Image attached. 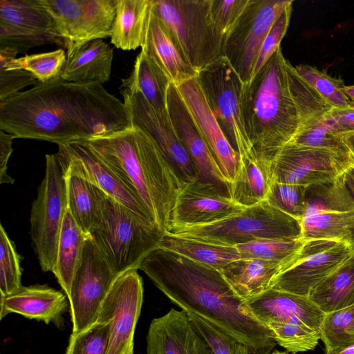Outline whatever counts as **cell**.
<instances>
[{
    "label": "cell",
    "instance_id": "cell-1",
    "mask_svg": "<svg viewBox=\"0 0 354 354\" xmlns=\"http://www.w3.org/2000/svg\"><path fill=\"white\" fill-rule=\"evenodd\" d=\"M132 127L123 102L100 84L60 77L0 100V130L58 145Z\"/></svg>",
    "mask_w": 354,
    "mask_h": 354
},
{
    "label": "cell",
    "instance_id": "cell-2",
    "mask_svg": "<svg viewBox=\"0 0 354 354\" xmlns=\"http://www.w3.org/2000/svg\"><path fill=\"white\" fill-rule=\"evenodd\" d=\"M138 269L183 310L209 322L258 354H268L275 346L271 331L219 270L160 247L148 254Z\"/></svg>",
    "mask_w": 354,
    "mask_h": 354
},
{
    "label": "cell",
    "instance_id": "cell-3",
    "mask_svg": "<svg viewBox=\"0 0 354 354\" xmlns=\"http://www.w3.org/2000/svg\"><path fill=\"white\" fill-rule=\"evenodd\" d=\"M241 104L252 149L269 162L301 130L333 109L298 74L283 56L281 46L244 83Z\"/></svg>",
    "mask_w": 354,
    "mask_h": 354
},
{
    "label": "cell",
    "instance_id": "cell-4",
    "mask_svg": "<svg viewBox=\"0 0 354 354\" xmlns=\"http://www.w3.org/2000/svg\"><path fill=\"white\" fill-rule=\"evenodd\" d=\"M140 200L157 226L167 231L182 183L151 138L133 126L82 140Z\"/></svg>",
    "mask_w": 354,
    "mask_h": 354
},
{
    "label": "cell",
    "instance_id": "cell-5",
    "mask_svg": "<svg viewBox=\"0 0 354 354\" xmlns=\"http://www.w3.org/2000/svg\"><path fill=\"white\" fill-rule=\"evenodd\" d=\"M165 233L106 194L90 236L118 274L138 269Z\"/></svg>",
    "mask_w": 354,
    "mask_h": 354
},
{
    "label": "cell",
    "instance_id": "cell-6",
    "mask_svg": "<svg viewBox=\"0 0 354 354\" xmlns=\"http://www.w3.org/2000/svg\"><path fill=\"white\" fill-rule=\"evenodd\" d=\"M167 232L183 237L229 246L263 239L302 238L301 221L275 208L266 200L244 207L237 214L215 223L176 227Z\"/></svg>",
    "mask_w": 354,
    "mask_h": 354
},
{
    "label": "cell",
    "instance_id": "cell-7",
    "mask_svg": "<svg viewBox=\"0 0 354 354\" xmlns=\"http://www.w3.org/2000/svg\"><path fill=\"white\" fill-rule=\"evenodd\" d=\"M151 7L198 72L224 57L225 38L213 22L210 0H151Z\"/></svg>",
    "mask_w": 354,
    "mask_h": 354
},
{
    "label": "cell",
    "instance_id": "cell-8",
    "mask_svg": "<svg viewBox=\"0 0 354 354\" xmlns=\"http://www.w3.org/2000/svg\"><path fill=\"white\" fill-rule=\"evenodd\" d=\"M67 209L63 166L57 154H46L45 174L32 202L30 218L33 248L44 272H52L55 263L59 234Z\"/></svg>",
    "mask_w": 354,
    "mask_h": 354
},
{
    "label": "cell",
    "instance_id": "cell-9",
    "mask_svg": "<svg viewBox=\"0 0 354 354\" xmlns=\"http://www.w3.org/2000/svg\"><path fill=\"white\" fill-rule=\"evenodd\" d=\"M221 130L239 156L252 151L242 114L244 82L228 59L221 57L196 77Z\"/></svg>",
    "mask_w": 354,
    "mask_h": 354
},
{
    "label": "cell",
    "instance_id": "cell-10",
    "mask_svg": "<svg viewBox=\"0 0 354 354\" xmlns=\"http://www.w3.org/2000/svg\"><path fill=\"white\" fill-rule=\"evenodd\" d=\"M118 0H39L52 18L66 55L83 44L110 37Z\"/></svg>",
    "mask_w": 354,
    "mask_h": 354
},
{
    "label": "cell",
    "instance_id": "cell-11",
    "mask_svg": "<svg viewBox=\"0 0 354 354\" xmlns=\"http://www.w3.org/2000/svg\"><path fill=\"white\" fill-rule=\"evenodd\" d=\"M118 276L90 237L68 296L72 333L84 330L97 322L101 306Z\"/></svg>",
    "mask_w": 354,
    "mask_h": 354
},
{
    "label": "cell",
    "instance_id": "cell-12",
    "mask_svg": "<svg viewBox=\"0 0 354 354\" xmlns=\"http://www.w3.org/2000/svg\"><path fill=\"white\" fill-rule=\"evenodd\" d=\"M292 0H249L233 28L225 39L224 57L241 80L252 77L262 43L281 12Z\"/></svg>",
    "mask_w": 354,
    "mask_h": 354
},
{
    "label": "cell",
    "instance_id": "cell-13",
    "mask_svg": "<svg viewBox=\"0 0 354 354\" xmlns=\"http://www.w3.org/2000/svg\"><path fill=\"white\" fill-rule=\"evenodd\" d=\"M143 301L138 269L120 274L106 295L97 321L109 326L106 354H133L134 333Z\"/></svg>",
    "mask_w": 354,
    "mask_h": 354
},
{
    "label": "cell",
    "instance_id": "cell-14",
    "mask_svg": "<svg viewBox=\"0 0 354 354\" xmlns=\"http://www.w3.org/2000/svg\"><path fill=\"white\" fill-rule=\"evenodd\" d=\"M353 163V156L288 144L270 162V168L272 182L307 187L337 179Z\"/></svg>",
    "mask_w": 354,
    "mask_h": 354
},
{
    "label": "cell",
    "instance_id": "cell-15",
    "mask_svg": "<svg viewBox=\"0 0 354 354\" xmlns=\"http://www.w3.org/2000/svg\"><path fill=\"white\" fill-rule=\"evenodd\" d=\"M120 90L132 125L151 138L182 184L198 180L194 165L176 135L168 113L155 109L138 91Z\"/></svg>",
    "mask_w": 354,
    "mask_h": 354
},
{
    "label": "cell",
    "instance_id": "cell-16",
    "mask_svg": "<svg viewBox=\"0 0 354 354\" xmlns=\"http://www.w3.org/2000/svg\"><path fill=\"white\" fill-rule=\"evenodd\" d=\"M353 252V247L343 243L307 240L295 261L277 276L271 288L308 297Z\"/></svg>",
    "mask_w": 354,
    "mask_h": 354
},
{
    "label": "cell",
    "instance_id": "cell-17",
    "mask_svg": "<svg viewBox=\"0 0 354 354\" xmlns=\"http://www.w3.org/2000/svg\"><path fill=\"white\" fill-rule=\"evenodd\" d=\"M56 154L64 169L97 187L144 221L157 225L140 200L85 142L77 140L59 145Z\"/></svg>",
    "mask_w": 354,
    "mask_h": 354
},
{
    "label": "cell",
    "instance_id": "cell-18",
    "mask_svg": "<svg viewBox=\"0 0 354 354\" xmlns=\"http://www.w3.org/2000/svg\"><path fill=\"white\" fill-rule=\"evenodd\" d=\"M167 105L171 125L194 165L198 180L229 196L230 185L173 82L168 88Z\"/></svg>",
    "mask_w": 354,
    "mask_h": 354
},
{
    "label": "cell",
    "instance_id": "cell-19",
    "mask_svg": "<svg viewBox=\"0 0 354 354\" xmlns=\"http://www.w3.org/2000/svg\"><path fill=\"white\" fill-rule=\"evenodd\" d=\"M243 208L212 184L199 180L185 183L176 198L167 231L215 223Z\"/></svg>",
    "mask_w": 354,
    "mask_h": 354
},
{
    "label": "cell",
    "instance_id": "cell-20",
    "mask_svg": "<svg viewBox=\"0 0 354 354\" xmlns=\"http://www.w3.org/2000/svg\"><path fill=\"white\" fill-rule=\"evenodd\" d=\"M147 354H214L212 347L185 311L171 308L151 320Z\"/></svg>",
    "mask_w": 354,
    "mask_h": 354
},
{
    "label": "cell",
    "instance_id": "cell-21",
    "mask_svg": "<svg viewBox=\"0 0 354 354\" xmlns=\"http://www.w3.org/2000/svg\"><path fill=\"white\" fill-rule=\"evenodd\" d=\"M176 86L230 186L237 170L239 153L221 130L196 78Z\"/></svg>",
    "mask_w": 354,
    "mask_h": 354
},
{
    "label": "cell",
    "instance_id": "cell-22",
    "mask_svg": "<svg viewBox=\"0 0 354 354\" xmlns=\"http://www.w3.org/2000/svg\"><path fill=\"white\" fill-rule=\"evenodd\" d=\"M67 299L66 295L47 285L23 286L12 295L0 297V318L15 313L62 328L63 315L70 310Z\"/></svg>",
    "mask_w": 354,
    "mask_h": 354
},
{
    "label": "cell",
    "instance_id": "cell-23",
    "mask_svg": "<svg viewBox=\"0 0 354 354\" xmlns=\"http://www.w3.org/2000/svg\"><path fill=\"white\" fill-rule=\"evenodd\" d=\"M252 315L266 327L297 316L306 324L319 330L325 313L308 298L270 288L246 300Z\"/></svg>",
    "mask_w": 354,
    "mask_h": 354
},
{
    "label": "cell",
    "instance_id": "cell-24",
    "mask_svg": "<svg viewBox=\"0 0 354 354\" xmlns=\"http://www.w3.org/2000/svg\"><path fill=\"white\" fill-rule=\"evenodd\" d=\"M141 50L151 57L176 86L197 76L174 36L153 12L149 13Z\"/></svg>",
    "mask_w": 354,
    "mask_h": 354
},
{
    "label": "cell",
    "instance_id": "cell-25",
    "mask_svg": "<svg viewBox=\"0 0 354 354\" xmlns=\"http://www.w3.org/2000/svg\"><path fill=\"white\" fill-rule=\"evenodd\" d=\"M113 48L103 39L90 41L66 55L60 77L67 82L100 84L111 74Z\"/></svg>",
    "mask_w": 354,
    "mask_h": 354
},
{
    "label": "cell",
    "instance_id": "cell-26",
    "mask_svg": "<svg viewBox=\"0 0 354 354\" xmlns=\"http://www.w3.org/2000/svg\"><path fill=\"white\" fill-rule=\"evenodd\" d=\"M283 265L259 259L234 260L220 272L236 295L246 301L272 288L277 276L284 270Z\"/></svg>",
    "mask_w": 354,
    "mask_h": 354
},
{
    "label": "cell",
    "instance_id": "cell-27",
    "mask_svg": "<svg viewBox=\"0 0 354 354\" xmlns=\"http://www.w3.org/2000/svg\"><path fill=\"white\" fill-rule=\"evenodd\" d=\"M272 183L270 162L259 157L252 149L239 156L229 196L239 206H252L266 200Z\"/></svg>",
    "mask_w": 354,
    "mask_h": 354
},
{
    "label": "cell",
    "instance_id": "cell-28",
    "mask_svg": "<svg viewBox=\"0 0 354 354\" xmlns=\"http://www.w3.org/2000/svg\"><path fill=\"white\" fill-rule=\"evenodd\" d=\"M122 83L120 88L140 92L155 109L167 113V91L171 81L144 51L138 53L130 75Z\"/></svg>",
    "mask_w": 354,
    "mask_h": 354
},
{
    "label": "cell",
    "instance_id": "cell-29",
    "mask_svg": "<svg viewBox=\"0 0 354 354\" xmlns=\"http://www.w3.org/2000/svg\"><path fill=\"white\" fill-rule=\"evenodd\" d=\"M91 237L76 223L68 209L59 234L57 257L52 272L67 297L73 276L79 267L86 241Z\"/></svg>",
    "mask_w": 354,
    "mask_h": 354
},
{
    "label": "cell",
    "instance_id": "cell-30",
    "mask_svg": "<svg viewBox=\"0 0 354 354\" xmlns=\"http://www.w3.org/2000/svg\"><path fill=\"white\" fill-rule=\"evenodd\" d=\"M151 0H118L111 32V43L124 50L141 47Z\"/></svg>",
    "mask_w": 354,
    "mask_h": 354
},
{
    "label": "cell",
    "instance_id": "cell-31",
    "mask_svg": "<svg viewBox=\"0 0 354 354\" xmlns=\"http://www.w3.org/2000/svg\"><path fill=\"white\" fill-rule=\"evenodd\" d=\"M308 298L325 314L354 305V252L311 290Z\"/></svg>",
    "mask_w": 354,
    "mask_h": 354
},
{
    "label": "cell",
    "instance_id": "cell-32",
    "mask_svg": "<svg viewBox=\"0 0 354 354\" xmlns=\"http://www.w3.org/2000/svg\"><path fill=\"white\" fill-rule=\"evenodd\" d=\"M64 170L68 209L78 226L90 234L98 218L101 203L106 194L78 175L64 168Z\"/></svg>",
    "mask_w": 354,
    "mask_h": 354
},
{
    "label": "cell",
    "instance_id": "cell-33",
    "mask_svg": "<svg viewBox=\"0 0 354 354\" xmlns=\"http://www.w3.org/2000/svg\"><path fill=\"white\" fill-rule=\"evenodd\" d=\"M158 247L219 271L229 263L241 258L235 246L210 243L180 236L167 231L163 234Z\"/></svg>",
    "mask_w": 354,
    "mask_h": 354
},
{
    "label": "cell",
    "instance_id": "cell-34",
    "mask_svg": "<svg viewBox=\"0 0 354 354\" xmlns=\"http://www.w3.org/2000/svg\"><path fill=\"white\" fill-rule=\"evenodd\" d=\"M302 238L328 240L354 248V211L318 212L301 220Z\"/></svg>",
    "mask_w": 354,
    "mask_h": 354
},
{
    "label": "cell",
    "instance_id": "cell-35",
    "mask_svg": "<svg viewBox=\"0 0 354 354\" xmlns=\"http://www.w3.org/2000/svg\"><path fill=\"white\" fill-rule=\"evenodd\" d=\"M0 22L57 35L52 18L39 0H0Z\"/></svg>",
    "mask_w": 354,
    "mask_h": 354
},
{
    "label": "cell",
    "instance_id": "cell-36",
    "mask_svg": "<svg viewBox=\"0 0 354 354\" xmlns=\"http://www.w3.org/2000/svg\"><path fill=\"white\" fill-rule=\"evenodd\" d=\"M341 176L334 180L306 187L304 217L318 212L354 211V201L344 187Z\"/></svg>",
    "mask_w": 354,
    "mask_h": 354
},
{
    "label": "cell",
    "instance_id": "cell-37",
    "mask_svg": "<svg viewBox=\"0 0 354 354\" xmlns=\"http://www.w3.org/2000/svg\"><path fill=\"white\" fill-rule=\"evenodd\" d=\"M306 241L303 238L295 240L263 239L235 247L242 259L274 261L283 265L286 270L295 261Z\"/></svg>",
    "mask_w": 354,
    "mask_h": 354
},
{
    "label": "cell",
    "instance_id": "cell-38",
    "mask_svg": "<svg viewBox=\"0 0 354 354\" xmlns=\"http://www.w3.org/2000/svg\"><path fill=\"white\" fill-rule=\"evenodd\" d=\"M268 328L277 344L293 354L313 350L320 339L319 330L310 327L297 316L272 324Z\"/></svg>",
    "mask_w": 354,
    "mask_h": 354
},
{
    "label": "cell",
    "instance_id": "cell-39",
    "mask_svg": "<svg viewBox=\"0 0 354 354\" xmlns=\"http://www.w3.org/2000/svg\"><path fill=\"white\" fill-rule=\"evenodd\" d=\"M289 144L323 149L353 156L346 138L337 133L328 113L317 122L301 130Z\"/></svg>",
    "mask_w": 354,
    "mask_h": 354
},
{
    "label": "cell",
    "instance_id": "cell-40",
    "mask_svg": "<svg viewBox=\"0 0 354 354\" xmlns=\"http://www.w3.org/2000/svg\"><path fill=\"white\" fill-rule=\"evenodd\" d=\"M319 332L326 352L354 345V305L325 314Z\"/></svg>",
    "mask_w": 354,
    "mask_h": 354
},
{
    "label": "cell",
    "instance_id": "cell-41",
    "mask_svg": "<svg viewBox=\"0 0 354 354\" xmlns=\"http://www.w3.org/2000/svg\"><path fill=\"white\" fill-rule=\"evenodd\" d=\"M66 61V52L59 48L50 52L26 55L15 58L0 66V68L26 71L39 82L44 83L60 77Z\"/></svg>",
    "mask_w": 354,
    "mask_h": 354
},
{
    "label": "cell",
    "instance_id": "cell-42",
    "mask_svg": "<svg viewBox=\"0 0 354 354\" xmlns=\"http://www.w3.org/2000/svg\"><path fill=\"white\" fill-rule=\"evenodd\" d=\"M298 74L333 108L343 109L348 106L349 98L344 92L341 80L334 78L316 67L299 64L295 66Z\"/></svg>",
    "mask_w": 354,
    "mask_h": 354
},
{
    "label": "cell",
    "instance_id": "cell-43",
    "mask_svg": "<svg viewBox=\"0 0 354 354\" xmlns=\"http://www.w3.org/2000/svg\"><path fill=\"white\" fill-rule=\"evenodd\" d=\"M21 257L2 225L0 227V297L19 291L22 287Z\"/></svg>",
    "mask_w": 354,
    "mask_h": 354
},
{
    "label": "cell",
    "instance_id": "cell-44",
    "mask_svg": "<svg viewBox=\"0 0 354 354\" xmlns=\"http://www.w3.org/2000/svg\"><path fill=\"white\" fill-rule=\"evenodd\" d=\"M53 44L64 46L63 41L55 34L23 29L0 22V48L12 49L18 54L32 48Z\"/></svg>",
    "mask_w": 354,
    "mask_h": 354
},
{
    "label": "cell",
    "instance_id": "cell-45",
    "mask_svg": "<svg viewBox=\"0 0 354 354\" xmlns=\"http://www.w3.org/2000/svg\"><path fill=\"white\" fill-rule=\"evenodd\" d=\"M306 187L272 182L266 201L275 208L301 221L306 212Z\"/></svg>",
    "mask_w": 354,
    "mask_h": 354
},
{
    "label": "cell",
    "instance_id": "cell-46",
    "mask_svg": "<svg viewBox=\"0 0 354 354\" xmlns=\"http://www.w3.org/2000/svg\"><path fill=\"white\" fill-rule=\"evenodd\" d=\"M108 323L97 321L78 333H72L65 354H106L109 346Z\"/></svg>",
    "mask_w": 354,
    "mask_h": 354
},
{
    "label": "cell",
    "instance_id": "cell-47",
    "mask_svg": "<svg viewBox=\"0 0 354 354\" xmlns=\"http://www.w3.org/2000/svg\"><path fill=\"white\" fill-rule=\"evenodd\" d=\"M189 315L209 344L214 354H258L209 322L192 314Z\"/></svg>",
    "mask_w": 354,
    "mask_h": 354
},
{
    "label": "cell",
    "instance_id": "cell-48",
    "mask_svg": "<svg viewBox=\"0 0 354 354\" xmlns=\"http://www.w3.org/2000/svg\"><path fill=\"white\" fill-rule=\"evenodd\" d=\"M292 3L288 5L281 12L266 35L254 64L252 77L264 66L276 50L281 46V41L285 36L290 24Z\"/></svg>",
    "mask_w": 354,
    "mask_h": 354
},
{
    "label": "cell",
    "instance_id": "cell-49",
    "mask_svg": "<svg viewBox=\"0 0 354 354\" xmlns=\"http://www.w3.org/2000/svg\"><path fill=\"white\" fill-rule=\"evenodd\" d=\"M249 0H210V13L218 31L225 38L245 8Z\"/></svg>",
    "mask_w": 354,
    "mask_h": 354
},
{
    "label": "cell",
    "instance_id": "cell-50",
    "mask_svg": "<svg viewBox=\"0 0 354 354\" xmlns=\"http://www.w3.org/2000/svg\"><path fill=\"white\" fill-rule=\"evenodd\" d=\"M39 82L28 71L0 68V100L8 98Z\"/></svg>",
    "mask_w": 354,
    "mask_h": 354
},
{
    "label": "cell",
    "instance_id": "cell-51",
    "mask_svg": "<svg viewBox=\"0 0 354 354\" xmlns=\"http://www.w3.org/2000/svg\"><path fill=\"white\" fill-rule=\"evenodd\" d=\"M328 114L332 118L337 133L344 137L354 135V102L343 109L333 108Z\"/></svg>",
    "mask_w": 354,
    "mask_h": 354
},
{
    "label": "cell",
    "instance_id": "cell-52",
    "mask_svg": "<svg viewBox=\"0 0 354 354\" xmlns=\"http://www.w3.org/2000/svg\"><path fill=\"white\" fill-rule=\"evenodd\" d=\"M15 137L0 130V183L12 184L14 179L7 174V165L12 152V140Z\"/></svg>",
    "mask_w": 354,
    "mask_h": 354
},
{
    "label": "cell",
    "instance_id": "cell-53",
    "mask_svg": "<svg viewBox=\"0 0 354 354\" xmlns=\"http://www.w3.org/2000/svg\"><path fill=\"white\" fill-rule=\"evenodd\" d=\"M342 181L354 201V163L348 167L341 176Z\"/></svg>",
    "mask_w": 354,
    "mask_h": 354
},
{
    "label": "cell",
    "instance_id": "cell-54",
    "mask_svg": "<svg viewBox=\"0 0 354 354\" xmlns=\"http://www.w3.org/2000/svg\"><path fill=\"white\" fill-rule=\"evenodd\" d=\"M326 354H354V345L339 350L326 352Z\"/></svg>",
    "mask_w": 354,
    "mask_h": 354
},
{
    "label": "cell",
    "instance_id": "cell-55",
    "mask_svg": "<svg viewBox=\"0 0 354 354\" xmlns=\"http://www.w3.org/2000/svg\"><path fill=\"white\" fill-rule=\"evenodd\" d=\"M344 92L349 100L354 102V85L345 86L344 88Z\"/></svg>",
    "mask_w": 354,
    "mask_h": 354
},
{
    "label": "cell",
    "instance_id": "cell-56",
    "mask_svg": "<svg viewBox=\"0 0 354 354\" xmlns=\"http://www.w3.org/2000/svg\"><path fill=\"white\" fill-rule=\"evenodd\" d=\"M346 142L354 158V135L347 136L346 138Z\"/></svg>",
    "mask_w": 354,
    "mask_h": 354
},
{
    "label": "cell",
    "instance_id": "cell-57",
    "mask_svg": "<svg viewBox=\"0 0 354 354\" xmlns=\"http://www.w3.org/2000/svg\"><path fill=\"white\" fill-rule=\"evenodd\" d=\"M268 354H288V353H286L285 352L279 351H274L272 352H270Z\"/></svg>",
    "mask_w": 354,
    "mask_h": 354
}]
</instances>
